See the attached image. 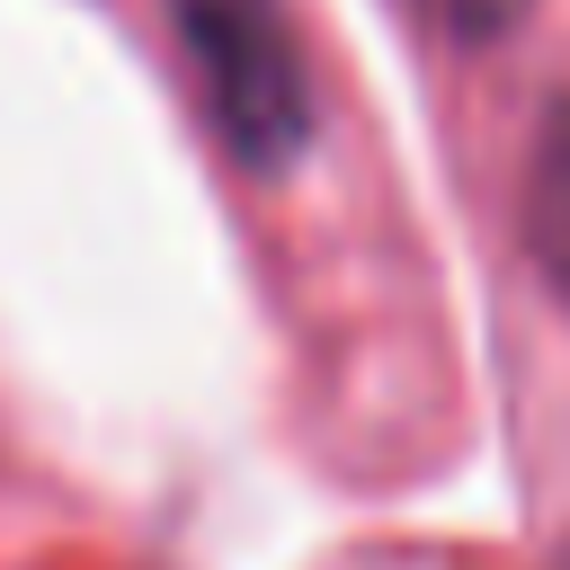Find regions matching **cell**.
Returning <instances> with one entry per match:
<instances>
[{
    "label": "cell",
    "instance_id": "7a4b0ae2",
    "mask_svg": "<svg viewBox=\"0 0 570 570\" xmlns=\"http://www.w3.org/2000/svg\"><path fill=\"white\" fill-rule=\"evenodd\" d=\"M525 249L552 294H570V98H552L534 160H525Z\"/></svg>",
    "mask_w": 570,
    "mask_h": 570
},
{
    "label": "cell",
    "instance_id": "6da1fadb",
    "mask_svg": "<svg viewBox=\"0 0 570 570\" xmlns=\"http://www.w3.org/2000/svg\"><path fill=\"white\" fill-rule=\"evenodd\" d=\"M169 27L196 62L223 151L258 178L294 169L321 107H312V71H303V36H294L285 0H169Z\"/></svg>",
    "mask_w": 570,
    "mask_h": 570
}]
</instances>
